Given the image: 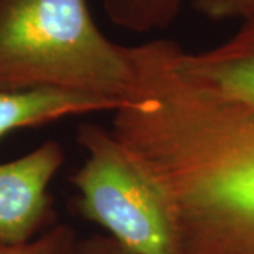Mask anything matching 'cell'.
Here are the masks:
<instances>
[{"instance_id":"cell-8","label":"cell","mask_w":254,"mask_h":254,"mask_svg":"<svg viewBox=\"0 0 254 254\" xmlns=\"http://www.w3.org/2000/svg\"><path fill=\"white\" fill-rule=\"evenodd\" d=\"M79 237L68 225H54L23 245H1L0 254H75Z\"/></svg>"},{"instance_id":"cell-3","label":"cell","mask_w":254,"mask_h":254,"mask_svg":"<svg viewBox=\"0 0 254 254\" xmlns=\"http://www.w3.org/2000/svg\"><path fill=\"white\" fill-rule=\"evenodd\" d=\"M83 163L71 177L81 216L103 227L130 254H178L163 192L109 128L76 130Z\"/></svg>"},{"instance_id":"cell-4","label":"cell","mask_w":254,"mask_h":254,"mask_svg":"<svg viewBox=\"0 0 254 254\" xmlns=\"http://www.w3.org/2000/svg\"><path fill=\"white\" fill-rule=\"evenodd\" d=\"M61 144L48 140L16 160L0 164V243L23 245L53 227L48 187L61 170Z\"/></svg>"},{"instance_id":"cell-2","label":"cell","mask_w":254,"mask_h":254,"mask_svg":"<svg viewBox=\"0 0 254 254\" xmlns=\"http://www.w3.org/2000/svg\"><path fill=\"white\" fill-rule=\"evenodd\" d=\"M133 47L110 41L86 0H0V89L55 88L134 99Z\"/></svg>"},{"instance_id":"cell-5","label":"cell","mask_w":254,"mask_h":254,"mask_svg":"<svg viewBox=\"0 0 254 254\" xmlns=\"http://www.w3.org/2000/svg\"><path fill=\"white\" fill-rule=\"evenodd\" d=\"M180 72L223 99L254 106V13L223 44L202 53L178 47Z\"/></svg>"},{"instance_id":"cell-9","label":"cell","mask_w":254,"mask_h":254,"mask_svg":"<svg viewBox=\"0 0 254 254\" xmlns=\"http://www.w3.org/2000/svg\"><path fill=\"white\" fill-rule=\"evenodd\" d=\"M200 14L215 20L250 17L254 13V0H193Z\"/></svg>"},{"instance_id":"cell-1","label":"cell","mask_w":254,"mask_h":254,"mask_svg":"<svg viewBox=\"0 0 254 254\" xmlns=\"http://www.w3.org/2000/svg\"><path fill=\"white\" fill-rule=\"evenodd\" d=\"M177 46L138 58L137 95L112 133L158 185L178 254H254V106L184 76Z\"/></svg>"},{"instance_id":"cell-10","label":"cell","mask_w":254,"mask_h":254,"mask_svg":"<svg viewBox=\"0 0 254 254\" xmlns=\"http://www.w3.org/2000/svg\"><path fill=\"white\" fill-rule=\"evenodd\" d=\"M75 254H130L112 237L93 235L79 239Z\"/></svg>"},{"instance_id":"cell-6","label":"cell","mask_w":254,"mask_h":254,"mask_svg":"<svg viewBox=\"0 0 254 254\" xmlns=\"http://www.w3.org/2000/svg\"><path fill=\"white\" fill-rule=\"evenodd\" d=\"M122 106L115 100L55 88L0 89V138L18 128L96 112H116Z\"/></svg>"},{"instance_id":"cell-7","label":"cell","mask_w":254,"mask_h":254,"mask_svg":"<svg viewBox=\"0 0 254 254\" xmlns=\"http://www.w3.org/2000/svg\"><path fill=\"white\" fill-rule=\"evenodd\" d=\"M184 0H103L108 17L119 27L150 31L168 27Z\"/></svg>"}]
</instances>
